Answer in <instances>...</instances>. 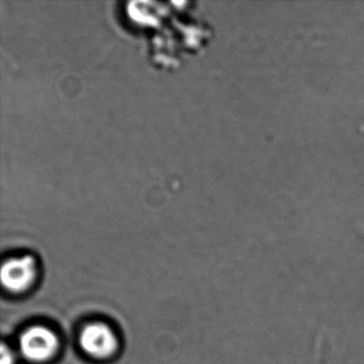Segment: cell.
<instances>
[{"label":"cell","mask_w":364,"mask_h":364,"mask_svg":"<svg viewBox=\"0 0 364 364\" xmlns=\"http://www.w3.org/2000/svg\"><path fill=\"white\" fill-rule=\"evenodd\" d=\"M21 351L31 361H44L56 353L58 340L48 328L31 327L20 338Z\"/></svg>","instance_id":"obj_1"},{"label":"cell","mask_w":364,"mask_h":364,"mask_svg":"<svg viewBox=\"0 0 364 364\" xmlns=\"http://www.w3.org/2000/svg\"><path fill=\"white\" fill-rule=\"evenodd\" d=\"M36 276V264L31 257L14 259L4 264L1 282L6 289L20 291L33 283Z\"/></svg>","instance_id":"obj_3"},{"label":"cell","mask_w":364,"mask_h":364,"mask_svg":"<svg viewBox=\"0 0 364 364\" xmlns=\"http://www.w3.org/2000/svg\"><path fill=\"white\" fill-rule=\"evenodd\" d=\"M14 357L11 349L7 348L4 344L1 347V364H14Z\"/></svg>","instance_id":"obj_4"},{"label":"cell","mask_w":364,"mask_h":364,"mask_svg":"<svg viewBox=\"0 0 364 364\" xmlns=\"http://www.w3.org/2000/svg\"><path fill=\"white\" fill-rule=\"evenodd\" d=\"M80 343L88 355L95 358L112 355L118 344L114 332L103 323L87 326L80 334Z\"/></svg>","instance_id":"obj_2"}]
</instances>
